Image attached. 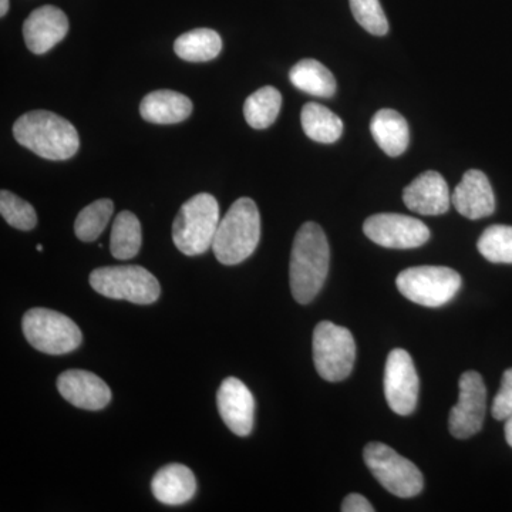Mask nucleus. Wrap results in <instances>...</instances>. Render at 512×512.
Masks as SVG:
<instances>
[{"instance_id":"b1692460","label":"nucleus","mask_w":512,"mask_h":512,"mask_svg":"<svg viewBox=\"0 0 512 512\" xmlns=\"http://www.w3.org/2000/svg\"><path fill=\"white\" fill-rule=\"evenodd\" d=\"M143 244V232L136 215L123 211L117 215L111 228L110 251L120 261L134 258Z\"/></svg>"},{"instance_id":"f3484780","label":"nucleus","mask_w":512,"mask_h":512,"mask_svg":"<svg viewBox=\"0 0 512 512\" xmlns=\"http://www.w3.org/2000/svg\"><path fill=\"white\" fill-rule=\"evenodd\" d=\"M451 204L468 220L490 217L495 211V195L483 171L470 170L451 194Z\"/></svg>"},{"instance_id":"6ab92c4d","label":"nucleus","mask_w":512,"mask_h":512,"mask_svg":"<svg viewBox=\"0 0 512 512\" xmlns=\"http://www.w3.org/2000/svg\"><path fill=\"white\" fill-rule=\"evenodd\" d=\"M192 113V101L173 90H157L141 101L140 114L153 124H177L187 120Z\"/></svg>"},{"instance_id":"393cba45","label":"nucleus","mask_w":512,"mask_h":512,"mask_svg":"<svg viewBox=\"0 0 512 512\" xmlns=\"http://www.w3.org/2000/svg\"><path fill=\"white\" fill-rule=\"evenodd\" d=\"M282 107V96L275 87L266 86L256 90L244 104L247 123L256 130H264L275 123Z\"/></svg>"},{"instance_id":"2f4dec72","label":"nucleus","mask_w":512,"mask_h":512,"mask_svg":"<svg viewBox=\"0 0 512 512\" xmlns=\"http://www.w3.org/2000/svg\"><path fill=\"white\" fill-rule=\"evenodd\" d=\"M505 440L512 447V416L505 420Z\"/></svg>"},{"instance_id":"0eeeda50","label":"nucleus","mask_w":512,"mask_h":512,"mask_svg":"<svg viewBox=\"0 0 512 512\" xmlns=\"http://www.w3.org/2000/svg\"><path fill=\"white\" fill-rule=\"evenodd\" d=\"M356 360V342L352 332L329 320L313 330V363L326 382H342L352 373Z\"/></svg>"},{"instance_id":"aec40b11","label":"nucleus","mask_w":512,"mask_h":512,"mask_svg":"<svg viewBox=\"0 0 512 512\" xmlns=\"http://www.w3.org/2000/svg\"><path fill=\"white\" fill-rule=\"evenodd\" d=\"M370 131L377 146L389 157L402 156L409 147V124L396 110L377 111L370 123Z\"/></svg>"},{"instance_id":"a878e982","label":"nucleus","mask_w":512,"mask_h":512,"mask_svg":"<svg viewBox=\"0 0 512 512\" xmlns=\"http://www.w3.org/2000/svg\"><path fill=\"white\" fill-rule=\"evenodd\" d=\"M114 204L113 201L103 198L97 200L92 204L87 205L77 215L76 222H74V232L76 237L83 242H93L103 234L107 224H109L111 215H113Z\"/></svg>"},{"instance_id":"7c9ffc66","label":"nucleus","mask_w":512,"mask_h":512,"mask_svg":"<svg viewBox=\"0 0 512 512\" xmlns=\"http://www.w3.org/2000/svg\"><path fill=\"white\" fill-rule=\"evenodd\" d=\"M340 510L343 512H375V507L363 495L349 494L343 500Z\"/></svg>"},{"instance_id":"72a5a7b5","label":"nucleus","mask_w":512,"mask_h":512,"mask_svg":"<svg viewBox=\"0 0 512 512\" xmlns=\"http://www.w3.org/2000/svg\"><path fill=\"white\" fill-rule=\"evenodd\" d=\"M36 249H37V251H40V252H42V251H43V247H42V245H37Z\"/></svg>"},{"instance_id":"39448f33","label":"nucleus","mask_w":512,"mask_h":512,"mask_svg":"<svg viewBox=\"0 0 512 512\" xmlns=\"http://www.w3.org/2000/svg\"><path fill=\"white\" fill-rule=\"evenodd\" d=\"M89 281L94 291L117 301L151 305L160 298L156 276L143 266H104L94 269Z\"/></svg>"},{"instance_id":"f8f14e48","label":"nucleus","mask_w":512,"mask_h":512,"mask_svg":"<svg viewBox=\"0 0 512 512\" xmlns=\"http://www.w3.org/2000/svg\"><path fill=\"white\" fill-rule=\"evenodd\" d=\"M363 232L384 248H419L430 239V229L417 218L402 214H376L367 218Z\"/></svg>"},{"instance_id":"c756f323","label":"nucleus","mask_w":512,"mask_h":512,"mask_svg":"<svg viewBox=\"0 0 512 512\" xmlns=\"http://www.w3.org/2000/svg\"><path fill=\"white\" fill-rule=\"evenodd\" d=\"M491 413L495 420H507L512 416V369L504 372L500 390L494 397Z\"/></svg>"},{"instance_id":"bb28decb","label":"nucleus","mask_w":512,"mask_h":512,"mask_svg":"<svg viewBox=\"0 0 512 512\" xmlns=\"http://www.w3.org/2000/svg\"><path fill=\"white\" fill-rule=\"evenodd\" d=\"M477 248L493 264H512V227H488L478 239Z\"/></svg>"},{"instance_id":"6e6552de","label":"nucleus","mask_w":512,"mask_h":512,"mask_svg":"<svg viewBox=\"0 0 512 512\" xmlns=\"http://www.w3.org/2000/svg\"><path fill=\"white\" fill-rule=\"evenodd\" d=\"M461 284L460 274L447 266H413L396 279L404 298L427 308L446 305L460 291Z\"/></svg>"},{"instance_id":"20e7f679","label":"nucleus","mask_w":512,"mask_h":512,"mask_svg":"<svg viewBox=\"0 0 512 512\" xmlns=\"http://www.w3.org/2000/svg\"><path fill=\"white\" fill-rule=\"evenodd\" d=\"M220 205L207 192L194 195L184 202L173 224L175 247L184 255L205 254L214 244L215 234L220 225Z\"/></svg>"},{"instance_id":"c85d7f7f","label":"nucleus","mask_w":512,"mask_h":512,"mask_svg":"<svg viewBox=\"0 0 512 512\" xmlns=\"http://www.w3.org/2000/svg\"><path fill=\"white\" fill-rule=\"evenodd\" d=\"M350 9L356 22L372 35L384 36L389 32V22L379 0H350Z\"/></svg>"},{"instance_id":"9d476101","label":"nucleus","mask_w":512,"mask_h":512,"mask_svg":"<svg viewBox=\"0 0 512 512\" xmlns=\"http://www.w3.org/2000/svg\"><path fill=\"white\" fill-rule=\"evenodd\" d=\"M458 389V402L448 417V429L456 439H468L483 429L487 389L483 377L474 370L461 375Z\"/></svg>"},{"instance_id":"4be33fe9","label":"nucleus","mask_w":512,"mask_h":512,"mask_svg":"<svg viewBox=\"0 0 512 512\" xmlns=\"http://www.w3.org/2000/svg\"><path fill=\"white\" fill-rule=\"evenodd\" d=\"M301 123L306 136L316 143H336L343 134V121L322 104H305L301 113Z\"/></svg>"},{"instance_id":"9b49d317","label":"nucleus","mask_w":512,"mask_h":512,"mask_svg":"<svg viewBox=\"0 0 512 512\" xmlns=\"http://www.w3.org/2000/svg\"><path fill=\"white\" fill-rule=\"evenodd\" d=\"M419 375L412 356L404 349H394L384 369V396L390 409L399 416H409L419 402Z\"/></svg>"},{"instance_id":"f03ea898","label":"nucleus","mask_w":512,"mask_h":512,"mask_svg":"<svg viewBox=\"0 0 512 512\" xmlns=\"http://www.w3.org/2000/svg\"><path fill=\"white\" fill-rule=\"evenodd\" d=\"M13 136L20 146L52 161L69 160L80 147L73 124L45 110L30 111L19 117L13 126Z\"/></svg>"},{"instance_id":"473e14b6","label":"nucleus","mask_w":512,"mask_h":512,"mask_svg":"<svg viewBox=\"0 0 512 512\" xmlns=\"http://www.w3.org/2000/svg\"><path fill=\"white\" fill-rule=\"evenodd\" d=\"M9 10V0H0V16H5Z\"/></svg>"},{"instance_id":"5701e85b","label":"nucleus","mask_w":512,"mask_h":512,"mask_svg":"<svg viewBox=\"0 0 512 512\" xmlns=\"http://www.w3.org/2000/svg\"><path fill=\"white\" fill-rule=\"evenodd\" d=\"M222 39L215 30L194 29L177 37L174 43V52L185 62H210L220 55Z\"/></svg>"},{"instance_id":"a211bd4d","label":"nucleus","mask_w":512,"mask_h":512,"mask_svg":"<svg viewBox=\"0 0 512 512\" xmlns=\"http://www.w3.org/2000/svg\"><path fill=\"white\" fill-rule=\"evenodd\" d=\"M154 497L165 505H183L197 493V480L183 464H168L157 471L151 483Z\"/></svg>"},{"instance_id":"4468645a","label":"nucleus","mask_w":512,"mask_h":512,"mask_svg":"<svg viewBox=\"0 0 512 512\" xmlns=\"http://www.w3.org/2000/svg\"><path fill=\"white\" fill-rule=\"evenodd\" d=\"M57 390L74 407L92 412L104 409L111 400L110 387L87 370H66L57 379Z\"/></svg>"},{"instance_id":"7ed1b4c3","label":"nucleus","mask_w":512,"mask_h":512,"mask_svg":"<svg viewBox=\"0 0 512 512\" xmlns=\"http://www.w3.org/2000/svg\"><path fill=\"white\" fill-rule=\"evenodd\" d=\"M261 238V217L251 198H239L218 225L212 251L222 265H238L254 254Z\"/></svg>"},{"instance_id":"2eb2a0df","label":"nucleus","mask_w":512,"mask_h":512,"mask_svg":"<svg viewBox=\"0 0 512 512\" xmlns=\"http://www.w3.org/2000/svg\"><path fill=\"white\" fill-rule=\"evenodd\" d=\"M69 32V19L62 9L46 5L33 10L23 25L26 46L35 55H43L62 42Z\"/></svg>"},{"instance_id":"ddd939ff","label":"nucleus","mask_w":512,"mask_h":512,"mask_svg":"<svg viewBox=\"0 0 512 512\" xmlns=\"http://www.w3.org/2000/svg\"><path fill=\"white\" fill-rule=\"evenodd\" d=\"M217 406L224 423L238 437H247L254 429L255 399L251 390L237 377H227L217 393Z\"/></svg>"},{"instance_id":"cd10ccee","label":"nucleus","mask_w":512,"mask_h":512,"mask_svg":"<svg viewBox=\"0 0 512 512\" xmlns=\"http://www.w3.org/2000/svg\"><path fill=\"white\" fill-rule=\"evenodd\" d=\"M0 214L10 227L20 231H30L37 224L35 208L10 191L0 192Z\"/></svg>"},{"instance_id":"412c9836","label":"nucleus","mask_w":512,"mask_h":512,"mask_svg":"<svg viewBox=\"0 0 512 512\" xmlns=\"http://www.w3.org/2000/svg\"><path fill=\"white\" fill-rule=\"evenodd\" d=\"M296 89L316 97H332L336 93V80L328 67L315 59H303L289 72Z\"/></svg>"},{"instance_id":"f257e3e1","label":"nucleus","mask_w":512,"mask_h":512,"mask_svg":"<svg viewBox=\"0 0 512 512\" xmlns=\"http://www.w3.org/2000/svg\"><path fill=\"white\" fill-rule=\"evenodd\" d=\"M329 262L325 232L315 222H306L293 241L289 264V284L296 302L306 305L322 291L328 278Z\"/></svg>"},{"instance_id":"1a4fd4ad","label":"nucleus","mask_w":512,"mask_h":512,"mask_svg":"<svg viewBox=\"0 0 512 512\" xmlns=\"http://www.w3.org/2000/svg\"><path fill=\"white\" fill-rule=\"evenodd\" d=\"M363 457L370 473L396 497L412 498L423 491L424 478L419 468L392 447L383 443L367 444Z\"/></svg>"},{"instance_id":"423d86ee","label":"nucleus","mask_w":512,"mask_h":512,"mask_svg":"<svg viewBox=\"0 0 512 512\" xmlns=\"http://www.w3.org/2000/svg\"><path fill=\"white\" fill-rule=\"evenodd\" d=\"M26 340L46 355H66L82 345L83 333L72 319L52 309L33 308L22 319Z\"/></svg>"},{"instance_id":"dca6fc26","label":"nucleus","mask_w":512,"mask_h":512,"mask_svg":"<svg viewBox=\"0 0 512 512\" xmlns=\"http://www.w3.org/2000/svg\"><path fill=\"white\" fill-rule=\"evenodd\" d=\"M403 201L417 214L441 215L450 210L451 195L443 175L426 171L404 188Z\"/></svg>"}]
</instances>
